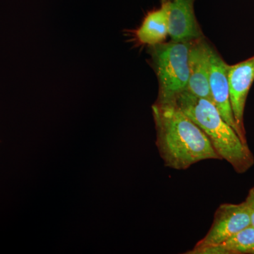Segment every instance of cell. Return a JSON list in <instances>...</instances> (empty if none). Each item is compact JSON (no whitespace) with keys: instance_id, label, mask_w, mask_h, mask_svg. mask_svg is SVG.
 <instances>
[{"instance_id":"6da1fadb","label":"cell","mask_w":254,"mask_h":254,"mask_svg":"<svg viewBox=\"0 0 254 254\" xmlns=\"http://www.w3.org/2000/svg\"><path fill=\"white\" fill-rule=\"evenodd\" d=\"M152 112L165 167L183 170L202 160H222L203 130L175 103H155Z\"/></svg>"},{"instance_id":"7a4b0ae2","label":"cell","mask_w":254,"mask_h":254,"mask_svg":"<svg viewBox=\"0 0 254 254\" xmlns=\"http://www.w3.org/2000/svg\"><path fill=\"white\" fill-rule=\"evenodd\" d=\"M175 104L203 130L222 160L237 173H245L253 166L254 156L248 144L224 120L213 102L185 91Z\"/></svg>"},{"instance_id":"3957f363","label":"cell","mask_w":254,"mask_h":254,"mask_svg":"<svg viewBox=\"0 0 254 254\" xmlns=\"http://www.w3.org/2000/svg\"><path fill=\"white\" fill-rule=\"evenodd\" d=\"M190 45V42L171 41L148 48L150 64L158 78L155 103H175L177 97L187 91Z\"/></svg>"},{"instance_id":"277c9868","label":"cell","mask_w":254,"mask_h":254,"mask_svg":"<svg viewBox=\"0 0 254 254\" xmlns=\"http://www.w3.org/2000/svg\"><path fill=\"white\" fill-rule=\"evenodd\" d=\"M250 225V213L245 201L240 204L220 205L215 211L208 233L187 254H198L205 248L220 245Z\"/></svg>"},{"instance_id":"5b68a950","label":"cell","mask_w":254,"mask_h":254,"mask_svg":"<svg viewBox=\"0 0 254 254\" xmlns=\"http://www.w3.org/2000/svg\"><path fill=\"white\" fill-rule=\"evenodd\" d=\"M227 76L234 118L241 139L247 143L244 116L247 96L254 81V55L235 64H227Z\"/></svg>"},{"instance_id":"8992f818","label":"cell","mask_w":254,"mask_h":254,"mask_svg":"<svg viewBox=\"0 0 254 254\" xmlns=\"http://www.w3.org/2000/svg\"><path fill=\"white\" fill-rule=\"evenodd\" d=\"M211 50L212 47L204 36L190 41L188 57L190 76L187 91L213 102L209 83Z\"/></svg>"},{"instance_id":"52a82bcc","label":"cell","mask_w":254,"mask_h":254,"mask_svg":"<svg viewBox=\"0 0 254 254\" xmlns=\"http://www.w3.org/2000/svg\"><path fill=\"white\" fill-rule=\"evenodd\" d=\"M227 66V64L224 61L218 52L212 48L209 78L212 100L218 108L222 118L236 131L240 138V131L234 118L230 103Z\"/></svg>"},{"instance_id":"ba28073f","label":"cell","mask_w":254,"mask_h":254,"mask_svg":"<svg viewBox=\"0 0 254 254\" xmlns=\"http://www.w3.org/2000/svg\"><path fill=\"white\" fill-rule=\"evenodd\" d=\"M169 9V36L171 41L190 42L203 36L195 18L194 0H165Z\"/></svg>"},{"instance_id":"9c48e42d","label":"cell","mask_w":254,"mask_h":254,"mask_svg":"<svg viewBox=\"0 0 254 254\" xmlns=\"http://www.w3.org/2000/svg\"><path fill=\"white\" fill-rule=\"evenodd\" d=\"M136 46H154L166 41L169 36V9L165 0L159 9L150 11L141 26L128 31Z\"/></svg>"},{"instance_id":"30bf717a","label":"cell","mask_w":254,"mask_h":254,"mask_svg":"<svg viewBox=\"0 0 254 254\" xmlns=\"http://www.w3.org/2000/svg\"><path fill=\"white\" fill-rule=\"evenodd\" d=\"M254 254V227H245L215 247L200 251L198 254Z\"/></svg>"},{"instance_id":"8fae6325","label":"cell","mask_w":254,"mask_h":254,"mask_svg":"<svg viewBox=\"0 0 254 254\" xmlns=\"http://www.w3.org/2000/svg\"><path fill=\"white\" fill-rule=\"evenodd\" d=\"M250 213L251 225L254 227V187L251 189L245 200Z\"/></svg>"}]
</instances>
